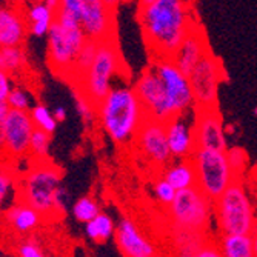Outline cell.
I'll return each mask as SVG.
<instances>
[{"mask_svg":"<svg viewBox=\"0 0 257 257\" xmlns=\"http://www.w3.org/2000/svg\"><path fill=\"white\" fill-rule=\"evenodd\" d=\"M196 109L219 108V91L226 79L223 63L211 51L188 73Z\"/></svg>","mask_w":257,"mask_h":257,"instance_id":"cell-9","label":"cell"},{"mask_svg":"<svg viewBox=\"0 0 257 257\" xmlns=\"http://www.w3.org/2000/svg\"><path fill=\"white\" fill-rule=\"evenodd\" d=\"M147 117L142 102L134 88L128 85L112 86L97 105V120L102 131L114 144L122 147L133 142Z\"/></svg>","mask_w":257,"mask_h":257,"instance_id":"cell-2","label":"cell"},{"mask_svg":"<svg viewBox=\"0 0 257 257\" xmlns=\"http://www.w3.org/2000/svg\"><path fill=\"white\" fill-rule=\"evenodd\" d=\"M50 144H51V134H48V133H45V131L36 128L33 131V136H31V140H30V151L28 153L36 160L48 159Z\"/></svg>","mask_w":257,"mask_h":257,"instance_id":"cell-30","label":"cell"},{"mask_svg":"<svg viewBox=\"0 0 257 257\" xmlns=\"http://www.w3.org/2000/svg\"><path fill=\"white\" fill-rule=\"evenodd\" d=\"M153 0H139V7H144V5H148V4H151Z\"/></svg>","mask_w":257,"mask_h":257,"instance_id":"cell-46","label":"cell"},{"mask_svg":"<svg viewBox=\"0 0 257 257\" xmlns=\"http://www.w3.org/2000/svg\"><path fill=\"white\" fill-rule=\"evenodd\" d=\"M209 51H211V48H209L206 34H205L200 23H197V25L193 28V31L179 45V48L176 50V53L173 54L171 59L183 73L188 74L200 62V59Z\"/></svg>","mask_w":257,"mask_h":257,"instance_id":"cell-18","label":"cell"},{"mask_svg":"<svg viewBox=\"0 0 257 257\" xmlns=\"http://www.w3.org/2000/svg\"><path fill=\"white\" fill-rule=\"evenodd\" d=\"M102 2L108 7V8H111V10H117V7L120 5V0H102Z\"/></svg>","mask_w":257,"mask_h":257,"instance_id":"cell-42","label":"cell"},{"mask_svg":"<svg viewBox=\"0 0 257 257\" xmlns=\"http://www.w3.org/2000/svg\"><path fill=\"white\" fill-rule=\"evenodd\" d=\"M27 31L28 20L16 7L0 8V46H20Z\"/></svg>","mask_w":257,"mask_h":257,"instance_id":"cell-19","label":"cell"},{"mask_svg":"<svg viewBox=\"0 0 257 257\" xmlns=\"http://www.w3.org/2000/svg\"><path fill=\"white\" fill-rule=\"evenodd\" d=\"M53 115L57 122H63L66 119V108L65 106H57L54 111H53Z\"/></svg>","mask_w":257,"mask_h":257,"instance_id":"cell-41","label":"cell"},{"mask_svg":"<svg viewBox=\"0 0 257 257\" xmlns=\"http://www.w3.org/2000/svg\"><path fill=\"white\" fill-rule=\"evenodd\" d=\"M10 108L20 109V111H30L31 108V97L30 94L22 88H13L10 96L7 97Z\"/></svg>","mask_w":257,"mask_h":257,"instance_id":"cell-34","label":"cell"},{"mask_svg":"<svg viewBox=\"0 0 257 257\" xmlns=\"http://www.w3.org/2000/svg\"><path fill=\"white\" fill-rule=\"evenodd\" d=\"M27 65L25 53L20 46H0V69L13 76L20 73Z\"/></svg>","mask_w":257,"mask_h":257,"instance_id":"cell-25","label":"cell"},{"mask_svg":"<svg viewBox=\"0 0 257 257\" xmlns=\"http://www.w3.org/2000/svg\"><path fill=\"white\" fill-rule=\"evenodd\" d=\"M165 86L174 114H185L196 109L190 77L174 63L171 57H154L151 65Z\"/></svg>","mask_w":257,"mask_h":257,"instance_id":"cell-10","label":"cell"},{"mask_svg":"<svg viewBox=\"0 0 257 257\" xmlns=\"http://www.w3.org/2000/svg\"><path fill=\"white\" fill-rule=\"evenodd\" d=\"M66 11H71L79 17V0H60V7Z\"/></svg>","mask_w":257,"mask_h":257,"instance_id":"cell-40","label":"cell"},{"mask_svg":"<svg viewBox=\"0 0 257 257\" xmlns=\"http://www.w3.org/2000/svg\"><path fill=\"white\" fill-rule=\"evenodd\" d=\"M133 88L139 100L142 102L148 117L165 123L176 115L168 100L165 86H163L159 74L153 66L140 73Z\"/></svg>","mask_w":257,"mask_h":257,"instance_id":"cell-11","label":"cell"},{"mask_svg":"<svg viewBox=\"0 0 257 257\" xmlns=\"http://www.w3.org/2000/svg\"><path fill=\"white\" fill-rule=\"evenodd\" d=\"M154 257H162V255H160V254H156V255H154Z\"/></svg>","mask_w":257,"mask_h":257,"instance_id":"cell-47","label":"cell"},{"mask_svg":"<svg viewBox=\"0 0 257 257\" xmlns=\"http://www.w3.org/2000/svg\"><path fill=\"white\" fill-rule=\"evenodd\" d=\"M196 257H223V255H222V251L219 248V243L206 240L202 245V248L197 251Z\"/></svg>","mask_w":257,"mask_h":257,"instance_id":"cell-38","label":"cell"},{"mask_svg":"<svg viewBox=\"0 0 257 257\" xmlns=\"http://www.w3.org/2000/svg\"><path fill=\"white\" fill-rule=\"evenodd\" d=\"M11 89H13V82H11L10 74H7L5 71L0 69V99L7 100Z\"/></svg>","mask_w":257,"mask_h":257,"instance_id":"cell-39","label":"cell"},{"mask_svg":"<svg viewBox=\"0 0 257 257\" xmlns=\"http://www.w3.org/2000/svg\"><path fill=\"white\" fill-rule=\"evenodd\" d=\"M252 248H254V257H257V229L252 234Z\"/></svg>","mask_w":257,"mask_h":257,"instance_id":"cell-45","label":"cell"},{"mask_svg":"<svg viewBox=\"0 0 257 257\" xmlns=\"http://www.w3.org/2000/svg\"><path fill=\"white\" fill-rule=\"evenodd\" d=\"M62 185V173L46 159L36 160L20 183V200L48 217L54 214V196Z\"/></svg>","mask_w":257,"mask_h":257,"instance_id":"cell-5","label":"cell"},{"mask_svg":"<svg viewBox=\"0 0 257 257\" xmlns=\"http://www.w3.org/2000/svg\"><path fill=\"white\" fill-rule=\"evenodd\" d=\"M153 193H154V197H156V200L160 203V205H163V206H170L171 205V202L174 200V197H176V194H177V190L174 188V186L168 182V180H165L163 177H160V179H157L156 180V183H154V186H153Z\"/></svg>","mask_w":257,"mask_h":257,"instance_id":"cell-32","label":"cell"},{"mask_svg":"<svg viewBox=\"0 0 257 257\" xmlns=\"http://www.w3.org/2000/svg\"><path fill=\"white\" fill-rule=\"evenodd\" d=\"M36 130L28 111L10 108L4 120V137L5 151L8 156L19 159L27 156L30 151V140Z\"/></svg>","mask_w":257,"mask_h":257,"instance_id":"cell-15","label":"cell"},{"mask_svg":"<svg viewBox=\"0 0 257 257\" xmlns=\"http://www.w3.org/2000/svg\"><path fill=\"white\" fill-rule=\"evenodd\" d=\"M133 142L139 154L157 170H163L173 159L167 140V128L160 120L147 117Z\"/></svg>","mask_w":257,"mask_h":257,"instance_id":"cell-12","label":"cell"},{"mask_svg":"<svg viewBox=\"0 0 257 257\" xmlns=\"http://www.w3.org/2000/svg\"><path fill=\"white\" fill-rule=\"evenodd\" d=\"M162 177L168 180L177 191L196 186L197 177L191 159H176V162L168 163L163 168Z\"/></svg>","mask_w":257,"mask_h":257,"instance_id":"cell-21","label":"cell"},{"mask_svg":"<svg viewBox=\"0 0 257 257\" xmlns=\"http://www.w3.org/2000/svg\"><path fill=\"white\" fill-rule=\"evenodd\" d=\"M188 114H177L165 122L167 140L173 159H191L197 150L193 120L188 119Z\"/></svg>","mask_w":257,"mask_h":257,"instance_id":"cell-16","label":"cell"},{"mask_svg":"<svg viewBox=\"0 0 257 257\" xmlns=\"http://www.w3.org/2000/svg\"><path fill=\"white\" fill-rule=\"evenodd\" d=\"M85 234L92 242H106L115 234V223L106 213H99L94 219L85 223Z\"/></svg>","mask_w":257,"mask_h":257,"instance_id":"cell-24","label":"cell"},{"mask_svg":"<svg viewBox=\"0 0 257 257\" xmlns=\"http://www.w3.org/2000/svg\"><path fill=\"white\" fill-rule=\"evenodd\" d=\"M123 68L125 65L115 39L97 42L96 57L80 83L74 88L82 91L97 106L111 91L114 77L123 73Z\"/></svg>","mask_w":257,"mask_h":257,"instance_id":"cell-4","label":"cell"},{"mask_svg":"<svg viewBox=\"0 0 257 257\" xmlns=\"http://www.w3.org/2000/svg\"><path fill=\"white\" fill-rule=\"evenodd\" d=\"M208 240L206 237V232H197V234L186 240L185 243H180L177 246H174L176 252H174V257H196L197 255V251L202 248V245Z\"/></svg>","mask_w":257,"mask_h":257,"instance_id":"cell-33","label":"cell"},{"mask_svg":"<svg viewBox=\"0 0 257 257\" xmlns=\"http://www.w3.org/2000/svg\"><path fill=\"white\" fill-rule=\"evenodd\" d=\"M28 30L36 37H46L56 20V11L43 2H36L27 13Z\"/></svg>","mask_w":257,"mask_h":257,"instance_id":"cell-22","label":"cell"},{"mask_svg":"<svg viewBox=\"0 0 257 257\" xmlns=\"http://www.w3.org/2000/svg\"><path fill=\"white\" fill-rule=\"evenodd\" d=\"M68 202H69V193L65 186L60 185L59 190L56 191V196H54V214H57L59 217L65 216Z\"/></svg>","mask_w":257,"mask_h":257,"instance_id":"cell-37","label":"cell"},{"mask_svg":"<svg viewBox=\"0 0 257 257\" xmlns=\"http://www.w3.org/2000/svg\"><path fill=\"white\" fill-rule=\"evenodd\" d=\"M225 153H226L231 170L234 171L237 179H242L243 174L246 173L248 163H249V156L246 150H243L242 147H228Z\"/></svg>","mask_w":257,"mask_h":257,"instance_id":"cell-31","label":"cell"},{"mask_svg":"<svg viewBox=\"0 0 257 257\" xmlns=\"http://www.w3.org/2000/svg\"><path fill=\"white\" fill-rule=\"evenodd\" d=\"M43 4H46L50 8H53L54 11H57L59 10V7H60V0H42Z\"/></svg>","mask_w":257,"mask_h":257,"instance_id":"cell-43","label":"cell"},{"mask_svg":"<svg viewBox=\"0 0 257 257\" xmlns=\"http://www.w3.org/2000/svg\"><path fill=\"white\" fill-rule=\"evenodd\" d=\"M48 63L53 71L66 80H71L74 62L86 43V36L79 27H63L57 20L51 25L48 34Z\"/></svg>","mask_w":257,"mask_h":257,"instance_id":"cell-7","label":"cell"},{"mask_svg":"<svg viewBox=\"0 0 257 257\" xmlns=\"http://www.w3.org/2000/svg\"><path fill=\"white\" fill-rule=\"evenodd\" d=\"M214 217L220 234H254L257 229L255 208L243 179L234 180L214 199Z\"/></svg>","mask_w":257,"mask_h":257,"instance_id":"cell-3","label":"cell"},{"mask_svg":"<svg viewBox=\"0 0 257 257\" xmlns=\"http://www.w3.org/2000/svg\"><path fill=\"white\" fill-rule=\"evenodd\" d=\"M96 51H97V42L88 39L86 43L82 46V50L79 51L76 62H74L73 76H71V80H69L74 86H77L80 83V80L83 79V76L86 74L92 60H94V57H96Z\"/></svg>","mask_w":257,"mask_h":257,"instance_id":"cell-26","label":"cell"},{"mask_svg":"<svg viewBox=\"0 0 257 257\" xmlns=\"http://www.w3.org/2000/svg\"><path fill=\"white\" fill-rule=\"evenodd\" d=\"M74 99H76V109L80 115L82 122L85 123V126L91 128L97 119V106L77 88L74 89Z\"/></svg>","mask_w":257,"mask_h":257,"instance_id":"cell-29","label":"cell"},{"mask_svg":"<svg viewBox=\"0 0 257 257\" xmlns=\"http://www.w3.org/2000/svg\"><path fill=\"white\" fill-rule=\"evenodd\" d=\"M7 222L20 234H27V232L34 231L40 223L43 216L34 209L31 205L25 202H19L14 205H10L5 213Z\"/></svg>","mask_w":257,"mask_h":257,"instance_id":"cell-20","label":"cell"},{"mask_svg":"<svg viewBox=\"0 0 257 257\" xmlns=\"http://www.w3.org/2000/svg\"><path fill=\"white\" fill-rule=\"evenodd\" d=\"M30 115L33 119V123L36 128L48 133V134H53L56 130H57V120L54 119L53 115V111H50L48 106L45 105H36L30 109Z\"/></svg>","mask_w":257,"mask_h":257,"instance_id":"cell-28","label":"cell"},{"mask_svg":"<svg viewBox=\"0 0 257 257\" xmlns=\"http://www.w3.org/2000/svg\"><path fill=\"white\" fill-rule=\"evenodd\" d=\"M219 248L223 257H254L252 236L248 234H222Z\"/></svg>","mask_w":257,"mask_h":257,"instance_id":"cell-23","label":"cell"},{"mask_svg":"<svg viewBox=\"0 0 257 257\" xmlns=\"http://www.w3.org/2000/svg\"><path fill=\"white\" fill-rule=\"evenodd\" d=\"M115 11L102 0H79V23L86 39L103 42L115 39Z\"/></svg>","mask_w":257,"mask_h":257,"instance_id":"cell-13","label":"cell"},{"mask_svg":"<svg viewBox=\"0 0 257 257\" xmlns=\"http://www.w3.org/2000/svg\"><path fill=\"white\" fill-rule=\"evenodd\" d=\"M115 242L125 257H154V245L142 234L139 226L128 217H122L115 225Z\"/></svg>","mask_w":257,"mask_h":257,"instance_id":"cell-17","label":"cell"},{"mask_svg":"<svg viewBox=\"0 0 257 257\" xmlns=\"http://www.w3.org/2000/svg\"><path fill=\"white\" fill-rule=\"evenodd\" d=\"M191 160L197 177L196 185L209 199H217L232 182L237 180L225 151L197 148Z\"/></svg>","mask_w":257,"mask_h":257,"instance_id":"cell-8","label":"cell"},{"mask_svg":"<svg viewBox=\"0 0 257 257\" xmlns=\"http://www.w3.org/2000/svg\"><path fill=\"white\" fill-rule=\"evenodd\" d=\"M13 191H14V180L11 173L0 168V209L7 205Z\"/></svg>","mask_w":257,"mask_h":257,"instance_id":"cell-35","label":"cell"},{"mask_svg":"<svg viewBox=\"0 0 257 257\" xmlns=\"http://www.w3.org/2000/svg\"><path fill=\"white\" fill-rule=\"evenodd\" d=\"M71 213H73V216H74V219L77 222L86 223V222H89L91 219H94L100 213V208H99V203L92 197L82 196L73 203Z\"/></svg>","mask_w":257,"mask_h":257,"instance_id":"cell-27","label":"cell"},{"mask_svg":"<svg viewBox=\"0 0 257 257\" xmlns=\"http://www.w3.org/2000/svg\"><path fill=\"white\" fill-rule=\"evenodd\" d=\"M5 148V137H4V122H0V151Z\"/></svg>","mask_w":257,"mask_h":257,"instance_id":"cell-44","label":"cell"},{"mask_svg":"<svg viewBox=\"0 0 257 257\" xmlns=\"http://www.w3.org/2000/svg\"><path fill=\"white\" fill-rule=\"evenodd\" d=\"M139 23L154 57H173L199 19L191 0H153L139 7Z\"/></svg>","mask_w":257,"mask_h":257,"instance_id":"cell-1","label":"cell"},{"mask_svg":"<svg viewBox=\"0 0 257 257\" xmlns=\"http://www.w3.org/2000/svg\"><path fill=\"white\" fill-rule=\"evenodd\" d=\"M19 257H46L42 246L34 240H23L17 246Z\"/></svg>","mask_w":257,"mask_h":257,"instance_id":"cell-36","label":"cell"},{"mask_svg":"<svg viewBox=\"0 0 257 257\" xmlns=\"http://www.w3.org/2000/svg\"><path fill=\"white\" fill-rule=\"evenodd\" d=\"M193 130H194L197 148L217 150V151L228 150V134L219 108L194 109Z\"/></svg>","mask_w":257,"mask_h":257,"instance_id":"cell-14","label":"cell"},{"mask_svg":"<svg viewBox=\"0 0 257 257\" xmlns=\"http://www.w3.org/2000/svg\"><path fill=\"white\" fill-rule=\"evenodd\" d=\"M173 226L208 232L214 217V200L209 199L199 186L177 191L168 206Z\"/></svg>","mask_w":257,"mask_h":257,"instance_id":"cell-6","label":"cell"}]
</instances>
